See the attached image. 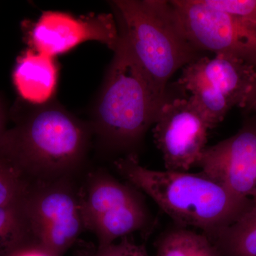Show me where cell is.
<instances>
[{
  "instance_id": "6da1fadb",
  "label": "cell",
  "mask_w": 256,
  "mask_h": 256,
  "mask_svg": "<svg viewBox=\"0 0 256 256\" xmlns=\"http://www.w3.org/2000/svg\"><path fill=\"white\" fill-rule=\"evenodd\" d=\"M114 166L180 226L201 229L212 242L255 202L237 196L201 172L148 169L134 154L116 160Z\"/></svg>"
},
{
  "instance_id": "7a4b0ae2",
  "label": "cell",
  "mask_w": 256,
  "mask_h": 256,
  "mask_svg": "<svg viewBox=\"0 0 256 256\" xmlns=\"http://www.w3.org/2000/svg\"><path fill=\"white\" fill-rule=\"evenodd\" d=\"M92 128L50 102L37 106L0 142V158L9 160L31 181L68 178L86 154Z\"/></svg>"
},
{
  "instance_id": "3957f363",
  "label": "cell",
  "mask_w": 256,
  "mask_h": 256,
  "mask_svg": "<svg viewBox=\"0 0 256 256\" xmlns=\"http://www.w3.org/2000/svg\"><path fill=\"white\" fill-rule=\"evenodd\" d=\"M120 36L92 112V132L111 149L129 150L156 124L166 99L156 92Z\"/></svg>"
},
{
  "instance_id": "277c9868",
  "label": "cell",
  "mask_w": 256,
  "mask_h": 256,
  "mask_svg": "<svg viewBox=\"0 0 256 256\" xmlns=\"http://www.w3.org/2000/svg\"><path fill=\"white\" fill-rule=\"evenodd\" d=\"M120 35L156 92L178 70L202 56L188 40L170 1L116 0L110 3Z\"/></svg>"
},
{
  "instance_id": "5b68a950",
  "label": "cell",
  "mask_w": 256,
  "mask_h": 256,
  "mask_svg": "<svg viewBox=\"0 0 256 256\" xmlns=\"http://www.w3.org/2000/svg\"><path fill=\"white\" fill-rule=\"evenodd\" d=\"M68 180L31 181L25 196L34 242L50 256H64L86 230L80 192Z\"/></svg>"
},
{
  "instance_id": "8992f818",
  "label": "cell",
  "mask_w": 256,
  "mask_h": 256,
  "mask_svg": "<svg viewBox=\"0 0 256 256\" xmlns=\"http://www.w3.org/2000/svg\"><path fill=\"white\" fill-rule=\"evenodd\" d=\"M139 190L104 172L92 173L80 191L86 230L94 232L98 246H105L142 230L150 215Z\"/></svg>"
},
{
  "instance_id": "52a82bcc",
  "label": "cell",
  "mask_w": 256,
  "mask_h": 256,
  "mask_svg": "<svg viewBox=\"0 0 256 256\" xmlns=\"http://www.w3.org/2000/svg\"><path fill=\"white\" fill-rule=\"evenodd\" d=\"M181 28L200 52L238 57L256 66V35L232 15L204 0H172Z\"/></svg>"
},
{
  "instance_id": "ba28073f",
  "label": "cell",
  "mask_w": 256,
  "mask_h": 256,
  "mask_svg": "<svg viewBox=\"0 0 256 256\" xmlns=\"http://www.w3.org/2000/svg\"><path fill=\"white\" fill-rule=\"evenodd\" d=\"M154 124V142L166 170L188 172L196 166L210 129L190 99L165 100Z\"/></svg>"
},
{
  "instance_id": "9c48e42d",
  "label": "cell",
  "mask_w": 256,
  "mask_h": 256,
  "mask_svg": "<svg viewBox=\"0 0 256 256\" xmlns=\"http://www.w3.org/2000/svg\"><path fill=\"white\" fill-rule=\"evenodd\" d=\"M196 166L234 194L256 201V114L232 137L206 146Z\"/></svg>"
},
{
  "instance_id": "30bf717a",
  "label": "cell",
  "mask_w": 256,
  "mask_h": 256,
  "mask_svg": "<svg viewBox=\"0 0 256 256\" xmlns=\"http://www.w3.org/2000/svg\"><path fill=\"white\" fill-rule=\"evenodd\" d=\"M90 41L116 50L120 36L114 15L90 14L76 18L68 13L46 12L28 33L31 48L54 58Z\"/></svg>"
},
{
  "instance_id": "8fae6325",
  "label": "cell",
  "mask_w": 256,
  "mask_h": 256,
  "mask_svg": "<svg viewBox=\"0 0 256 256\" xmlns=\"http://www.w3.org/2000/svg\"><path fill=\"white\" fill-rule=\"evenodd\" d=\"M207 84L225 98L232 108L245 109L256 84V66L238 57L216 54L194 60Z\"/></svg>"
},
{
  "instance_id": "7c38bea8",
  "label": "cell",
  "mask_w": 256,
  "mask_h": 256,
  "mask_svg": "<svg viewBox=\"0 0 256 256\" xmlns=\"http://www.w3.org/2000/svg\"><path fill=\"white\" fill-rule=\"evenodd\" d=\"M58 73L55 58L30 48L18 57L13 82L23 100L42 106L48 104L55 94Z\"/></svg>"
},
{
  "instance_id": "4fadbf2b",
  "label": "cell",
  "mask_w": 256,
  "mask_h": 256,
  "mask_svg": "<svg viewBox=\"0 0 256 256\" xmlns=\"http://www.w3.org/2000/svg\"><path fill=\"white\" fill-rule=\"evenodd\" d=\"M212 242L222 256H256V201Z\"/></svg>"
},
{
  "instance_id": "5bb4252c",
  "label": "cell",
  "mask_w": 256,
  "mask_h": 256,
  "mask_svg": "<svg viewBox=\"0 0 256 256\" xmlns=\"http://www.w3.org/2000/svg\"><path fill=\"white\" fill-rule=\"evenodd\" d=\"M156 246V256H222L206 235L180 226L162 234Z\"/></svg>"
},
{
  "instance_id": "9a60e30c",
  "label": "cell",
  "mask_w": 256,
  "mask_h": 256,
  "mask_svg": "<svg viewBox=\"0 0 256 256\" xmlns=\"http://www.w3.org/2000/svg\"><path fill=\"white\" fill-rule=\"evenodd\" d=\"M22 198L0 208V256H9L24 244L34 242Z\"/></svg>"
},
{
  "instance_id": "2e32d148",
  "label": "cell",
  "mask_w": 256,
  "mask_h": 256,
  "mask_svg": "<svg viewBox=\"0 0 256 256\" xmlns=\"http://www.w3.org/2000/svg\"><path fill=\"white\" fill-rule=\"evenodd\" d=\"M30 183L31 180L18 166L0 158V208L22 198Z\"/></svg>"
},
{
  "instance_id": "e0dca14e",
  "label": "cell",
  "mask_w": 256,
  "mask_h": 256,
  "mask_svg": "<svg viewBox=\"0 0 256 256\" xmlns=\"http://www.w3.org/2000/svg\"><path fill=\"white\" fill-rule=\"evenodd\" d=\"M212 8L232 15L256 34V0H204Z\"/></svg>"
},
{
  "instance_id": "ac0fdd59",
  "label": "cell",
  "mask_w": 256,
  "mask_h": 256,
  "mask_svg": "<svg viewBox=\"0 0 256 256\" xmlns=\"http://www.w3.org/2000/svg\"><path fill=\"white\" fill-rule=\"evenodd\" d=\"M78 254V256H150L144 246L138 245L129 236L105 246L84 248Z\"/></svg>"
},
{
  "instance_id": "d6986e66",
  "label": "cell",
  "mask_w": 256,
  "mask_h": 256,
  "mask_svg": "<svg viewBox=\"0 0 256 256\" xmlns=\"http://www.w3.org/2000/svg\"><path fill=\"white\" fill-rule=\"evenodd\" d=\"M9 256H50L34 242L24 244L18 248Z\"/></svg>"
},
{
  "instance_id": "ffe728a7",
  "label": "cell",
  "mask_w": 256,
  "mask_h": 256,
  "mask_svg": "<svg viewBox=\"0 0 256 256\" xmlns=\"http://www.w3.org/2000/svg\"><path fill=\"white\" fill-rule=\"evenodd\" d=\"M6 112H5L4 106L0 100V142L4 137L6 131Z\"/></svg>"
},
{
  "instance_id": "44dd1931",
  "label": "cell",
  "mask_w": 256,
  "mask_h": 256,
  "mask_svg": "<svg viewBox=\"0 0 256 256\" xmlns=\"http://www.w3.org/2000/svg\"><path fill=\"white\" fill-rule=\"evenodd\" d=\"M244 110L246 111L247 114L252 112V114H256V84L252 95L250 96L248 102L246 107L245 108Z\"/></svg>"
}]
</instances>
